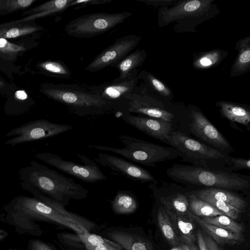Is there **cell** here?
<instances>
[{
	"label": "cell",
	"instance_id": "cell-1",
	"mask_svg": "<svg viewBox=\"0 0 250 250\" xmlns=\"http://www.w3.org/2000/svg\"><path fill=\"white\" fill-rule=\"evenodd\" d=\"M3 211L0 220L12 226L19 234L41 236L43 230L38 222L68 228L78 234L86 232L59 211L33 197L16 196L3 207Z\"/></svg>",
	"mask_w": 250,
	"mask_h": 250
},
{
	"label": "cell",
	"instance_id": "cell-2",
	"mask_svg": "<svg viewBox=\"0 0 250 250\" xmlns=\"http://www.w3.org/2000/svg\"><path fill=\"white\" fill-rule=\"evenodd\" d=\"M19 175L22 189L45 195L64 206L72 199L80 200L88 196V191L73 179L35 161L21 167Z\"/></svg>",
	"mask_w": 250,
	"mask_h": 250
},
{
	"label": "cell",
	"instance_id": "cell-3",
	"mask_svg": "<svg viewBox=\"0 0 250 250\" xmlns=\"http://www.w3.org/2000/svg\"><path fill=\"white\" fill-rule=\"evenodd\" d=\"M214 2V0H179L173 6L160 7L158 25L162 27L172 23L176 32H195L197 26L219 13Z\"/></svg>",
	"mask_w": 250,
	"mask_h": 250
},
{
	"label": "cell",
	"instance_id": "cell-4",
	"mask_svg": "<svg viewBox=\"0 0 250 250\" xmlns=\"http://www.w3.org/2000/svg\"><path fill=\"white\" fill-rule=\"evenodd\" d=\"M43 92L81 117L100 115L116 109L113 105L80 85L51 84L43 89Z\"/></svg>",
	"mask_w": 250,
	"mask_h": 250
},
{
	"label": "cell",
	"instance_id": "cell-5",
	"mask_svg": "<svg viewBox=\"0 0 250 250\" xmlns=\"http://www.w3.org/2000/svg\"><path fill=\"white\" fill-rule=\"evenodd\" d=\"M167 175L176 182L211 188L241 190L250 186L249 181L242 175L191 165L173 164Z\"/></svg>",
	"mask_w": 250,
	"mask_h": 250
},
{
	"label": "cell",
	"instance_id": "cell-6",
	"mask_svg": "<svg viewBox=\"0 0 250 250\" xmlns=\"http://www.w3.org/2000/svg\"><path fill=\"white\" fill-rule=\"evenodd\" d=\"M117 137L124 147L100 145H89L88 147L116 153L133 162L150 167L181 156L180 152L173 147L160 146L128 135L118 134Z\"/></svg>",
	"mask_w": 250,
	"mask_h": 250
},
{
	"label": "cell",
	"instance_id": "cell-7",
	"mask_svg": "<svg viewBox=\"0 0 250 250\" xmlns=\"http://www.w3.org/2000/svg\"><path fill=\"white\" fill-rule=\"evenodd\" d=\"M168 144L180 152L184 161L193 166L221 170L228 165V155L181 132L172 131L168 137Z\"/></svg>",
	"mask_w": 250,
	"mask_h": 250
},
{
	"label": "cell",
	"instance_id": "cell-8",
	"mask_svg": "<svg viewBox=\"0 0 250 250\" xmlns=\"http://www.w3.org/2000/svg\"><path fill=\"white\" fill-rule=\"evenodd\" d=\"M132 15L127 11L87 14L75 18L65 26L66 33L77 38H90L113 28Z\"/></svg>",
	"mask_w": 250,
	"mask_h": 250
},
{
	"label": "cell",
	"instance_id": "cell-9",
	"mask_svg": "<svg viewBox=\"0 0 250 250\" xmlns=\"http://www.w3.org/2000/svg\"><path fill=\"white\" fill-rule=\"evenodd\" d=\"M76 155L83 164L64 160L60 156L50 152L37 153L35 156L44 163L84 182L94 183L107 179V177L96 163L84 154L76 153Z\"/></svg>",
	"mask_w": 250,
	"mask_h": 250
},
{
	"label": "cell",
	"instance_id": "cell-10",
	"mask_svg": "<svg viewBox=\"0 0 250 250\" xmlns=\"http://www.w3.org/2000/svg\"><path fill=\"white\" fill-rule=\"evenodd\" d=\"M73 126L51 122L44 119L31 121L10 130L5 136H15L5 142L12 146L58 135L69 131Z\"/></svg>",
	"mask_w": 250,
	"mask_h": 250
},
{
	"label": "cell",
	"instance_id": "cell-11",
	"mask_svg": "<svg viewBox=\"0 0 250 250\" xmlns=\"http://www.w3.org/2000/svg\"><path fill=\"white\" fill-rule=\"evenodd\" d=\"M141 37L134 34L125 35L117 39L86 66L85 70L97 72L107 67H113L131 53L138 45Z\"/></svg>",
	"mask_w": 250,
	"mask_h": 250
},
{
	"label": "cell",
	"instance_id": "cell-12",
	"mask_svg": "<svg viewBox=\"0 0 250 250\" xmlns=\"http://www.w3.org/2000/svg\"><path fill=\"white\" fill-rule=\"evenodd\" d=\"M137 75L138 71L136 69L127 77H118L110 82L86 87L104 100L113 105L116 109H120L125 97L137 91Z\"/></svg>",
	"mask_w": 250,
	"mask_h": 250
},
{
	"label": "cell",
	"instance_id": "cell-13",
	"mask_svg": "<svg viewBox=\"0 0 250 250\" xmlns=\"http://www.w3.org/2000/svg\"><path fill=\"white\" fill-rule=\"evenodd\" d=\"M125 109L129 113L144 115L148 117L171 122L174 115L165 110L161 103L149 96L137 91L125 97L119 109Z\"/></svg>",
	"mask_w": 250,
	"mask_h": 250
},
{
	"label": "cell",
	"instance_id": "cell-14",
	"mask_svg": "<svg viewBox=\"0 0 250 250\" xmlns=\"http://www.w3.org/2000/svg\"><path fill=\"white\" fill-rule=\"evenodd\" d=\"M95 161L102 166L135 181L156 182L154 177L146 169L126 160L109 154L99 153Z\"/></svg>",
	"mask_w": 250,
	"mask_h": 250
},
{
	"label": "cell",
	"instance_id": "cell-15",
	"mask_svg": "<svg viewBox=\"0 0 250 250\" xmlns=\"http://www.w3.org/2000/svg\"><path fill=\"white\" fill-rule=\"evenodd\" d=\"M120 110L121 118L125 123L156 139L168 144V137L172 131L171 122L135 116L125 109Z\"/></svg>",
	"mask_w": 250,
	"mask_h": 250
},
{
	"label": "cell",
	"instance_id": "cell-16",
	"mask_svg": "<svg viewBox=\"0 0 250 250\" xmlns=\"http://www.w3.org/2000/svg\"><path fill=\"white\" fill-rule=\"evenodd\" d=\"M191 117L190 126L193 134L221 150H231V146L228 140L200 111L192 110Z\"/></svg>",
	"mask_w": 250,
	"mask_h": 250
},
{
	"label": "cell",
	"instance_id": "cell-17",
	"mask_svg": "<svg viewBox=\"0 0 250 250\" xmlns=\"http://www.w3.org/2000/svg\"><path fill=\"white\" fill-rule=\"evenodd\" d=\"M103 235L125 250H154L148 240L129 229L111 228L104 230Z\"/></svg>",
	"mask_w": 250,
	"mask_h": 250
},
{
	"label": "cell",
	"instance_id": "cell-18",
	"mask_svg": "<svg viewBox=\"0 0 250 250\" xmlns=\"http://www.w3.org/2000/svg\"><path fill=\"white\" fill-rule=\"evenodd\" d=\"M187 214L218 244L233 246L239 244L244 241L243 233H233L212 225L205 221L200 217L196 216L190 211H188Z\"/></svg>",
	"mask_w": 250,
	"mask_h": 250
},
{
	"label": "cell",
	"instance_id": "cell-19",
	"mask_svg": "<svg viewBox=\"0 0 250 250\" xmlns=\"http://www.w3.org/2000/svg\"><path fill=\"white\" fill-rule=\"evenodd\" d=\"M193 193L201 199L210 198L224 202L241 212L246 209L248 205L247 202L242 197L225 189L205 188L196 191Z\"/></svg>",
	"mask_w": 250,
	"mask_h": 250
},
{
	"label": "cell",
	"instance_id": "cell-20",
	"mask_svg": "<svg viewBox=\"0 0 250 250\" xmlns=\"http://www.w3.org/2000/svg\"><path fill=\"white\" fill-rule=\"evenodd\" d=\"M182 243L188 245L196 241L194 221L188 215L174 213L165 208Z\"/></svg>",
	"mask_w": 250,
	"mask_h": 250
},
{
	"label": "cell",
	"instance_id": "cell-21",
	"mask_svg": "<svg viewBox=\"0 0 250 250\" xmlns=\"http://www.w3.org/2000/svg\"><path fill=\"white\" fill-rule=\"evenodd\" d=\"M33 197L41 200L59 211L66 217L82 228L86 232H90L97 225L93 221L83 216L67 210L59 202L37 192L32 193Z\"/></svg>",
	"mask_w": 250,
	"mask_h": 250
},
{
	"label": "cell",
	"instance_id": "cell-22",
	"mask_svg": "<svg viewBox=\"0 0 250 250\" xmlns=\"http://www.w3.org/2000/svg\"><path fill=\"white\" fill-rule=\"evenodd\" d=\"M235 48L238 54L231 68V77L240 76L250 70V36L239 40L236 43Z\"/></svg>",
	"mask_w": 250,
	"mask_h": 250
},
{
	"label": "cell",
	"instance_id": "cell-23",
	"mask_svg": "<svg viewBox=\"0 0 250 250\" xmlns=\"http://www.w3.org/2000/svg\"><path fill=\"white\" fill-rule=\"evenodd\" d=\"M216 105L219 107L222 115L229 120L248 125L250 122V111L237 104L226 102L218 101Z\"/></svg>",
	"mask_w": 250,
	"mask_h": 250
},
{
	"label": "cell",
	"instance_id": "cell-24",
	"mask_svg": "<svg viewBox=\"0 0 250 250\" xmlns=\"http://www.w3.org/2000/svg\"><path fill=\"white\" fill-rule=\"evenodd\" d=\"M137 207L136 199L130 190H119L111 201L112 209L117 214L132 213Z\"/></svg>",
	"mask_w": 250,
	"mask_h": 250
},
{
	"label": "cell",
	"instance_id": "cell-25",
	"mask_svg": "<svg viewBox=\"0 0 250 250\" xmlns=\"http://www.w3.org/2000/svg\"><path fill=\"white\" fill-rule=\"evenodd\" d=\"M146 57L145 50L137 48L131 52L118 62L114 66L119 71V78L129 76L137 67L141 66Z\"/></svg>",
	"mask_w": 250,
	"mask_h": 250
},
{
	"label": "cell",
	"instance_id": "cell-26",
	"mask_svg": "<svg viewBox=\"0 0 250 250\" xmlns=\"http://www.w3.org/2000/svg\"><path fill=\"white\" fill-rule=\"evenodd\" d=\"M157 222L162 234L171 246L175 247L182 243L163 206L160 207L158 210Z\"/></svg>",
	"mask_w": 250,
	"mask_h": 250
},
{
	"label": "cell",
	"instance_id": "cell-27",
	"mask_svg": "<svg viewBox=\"0 0 250 250\" xmlns=\"http://www.w3.org/2000/svg\"><path fill=\"white\" fill-rule=\"evenodd\" d=\"M228 53V52L219 49L199 53L194 57L192 65L197 69L216 66L227 57Z\"/></svg>",
	"mask_w": 250,
	"mask_h": 250
},
{
	"label": "cell",
	"instance_id": "cell-28",
	"mask_svg": "<svg viewBox=\"0 0 250 250\" xmlns=\"http://www.w3.org/2000/svg\"><path fill=\"white\" fill-rule=\"evenodd\" d=\"M188 199L189 208L197 216L209 217L223 215L212 205L198 198L194 193L190 194Z\"/></svg>",
	"mask_w": 250,
	"mask_h": 250
},
{
	"label": "cell",
	"instance_id": "cell-29",
	"mask_svg": "<svg viewBox=\"0 0 250 250\" xmlns=\"http://www.w3.org/2000/svg\"><path fill=\"white\" fill-rule=\"evenodd\" d=\"M162 206L177 214H187L189 211L188 198L183 194H176L160 199Z\"/></svg>",
	"mask_w": 250,
	"mask_h": 250
},
{
	"label": "cell",
	"instance_id": "cell-30",
	"mask_svg": "<svg viewBox=\"0 0 250 250\" xmlns=\"http://www.w3.org/2000/svg\"><path fill=\"white\" fill-rule=\"evenodd\" d=\"M203 220L215 226L235 233H242L243 226L234 220L225 215L203 217Z\"/></svg>",
	"mask_w": 250,
	"mask_h": 250
},
{
	"label": "cell",
	"instance_id": "cell-31",
	"mask_svg": "<svg viewBox=\"0 0 250 250\" xmlns=\"http://www.w3.org/2000/svg\"><path fill=\"white\" fill-rule=\"evenodd\" d=\"M40 67L44 71L58 78L68 79L71 72L63 62L59 61H46L41 63Z\"/></svg>",
	"mask_w": 250,
	"mask_h": 250
},
{
	"label": "cell",
	"instance_id": "cell-32",
	"mask_svg": "<svg viewBox=\"0 0 250 250\" xmlns=\"http://www.w3.org/2000/svg\"><path fill=\"white\" fill-rule=\"evenodd\" d=\"M73 0H52L47 1L32 10L37 13L48 12L50 14L63 12L69 8Z\"/></svg>",
	"mask_w": 250,
	"mask_h": 250
},
{
	"label": "cell",
	"instance_id": "cell-33",
	"mask_svg": "<svg viewBox=\"0 0 250 250\" xmlns=\"http://www.w3.org/2000/svg\"><path fill=\"white\" fill-rule=\"evenodd\" d=\"M137 78L144 80L153 89L163 96L168 97L172 93L168 87L149 72L143 71L138 74Z\"/></svg>",
	"mask_w": 250,
	"mask_h": 250
},
{
	"label": "cell",
	"instance_id": "cell-34",
	"mask_svg": "<svg viewBox=\"0 0 250 250\" xmlns=\"http://www.w3.org/2000/svg\"><path fill=\"white\" fill-rule=\"evenodd\" d=\"M202 200L209 203L221 211L223 215L227 216L233 220L237 219L241 212V211L221 201L210 198H205Z\"/></svg>",
	"mask_w": 250,
	"mask_h": 250
},
{
	"label": "cell",
	"instance_id": "cell-35",
	"mask_svg": "<svg viewBox=\"0 0 250 250\" xmlns=\"http://www.w3.org/2000/svg\"><path fill=\"white\" fill-rule=\"evenodd\" d=\"M38 29L36 27L29 26L2 28L0 29V38H16L34 32Z\"/></svg>",
	"mask_w": 250,
	"mask_h": 250
},
{
	"label": "cell",
	"instance_id": "cell-36",
	"mask_svg": "<svg viewBox=\"0 0 250 250\" xmlns=\"http://www.w3.org/2000/svg\"><path fill=\"white\" fill-rule=\"evenodd\" d=\"M199 250H223L210 236L198 230L196 233Z\"/></svg>",
	"mask_w": 250,
	"mask_h": 250
},
{
	"label": "cell",
	"instance_id": "cell-37",
	"mask_svg": "<svg viewBox=\"0 0 250 250\" xmlns=\"http://www.w3.org/2000/svg\"><path fill=\"white\" fill-rule=\"evenodd\" d=\"M34 0H8L0 1V9L8 11H13L29 6Z\"/></svg>",
	"mask_w": 250,
	"mask_h": 250
},
{
	"label": "cell",
	"instance_id": "cell-38",
	"mask_svg": "<svg viewBox=\"0 0 250 250\" xmlns=\"http://www.w3.org/2000/svg\"><path fill=\"white\" fill-rule=\"evenodd\" d=\"M24 47L10 43L5 39L0 38V54L9 55H16L24 50Z\"/></svg>",
	"mask_w": 250,
	"mask_h": 250
},
{
	"label": "cell",
	"instance_id": "cell-39",
	"mask_svg": "<svg viewBox=\"0 0 250 250\" xmlns=\"http://www.w3.org/2000/svg\"><path fill=\"white\" fill-rule=\"evenodd\" d=\"M250 164L249 159L233 158L229 156L227 166H229L230 169L234 170L241 169L249 170L250 168Z\"/></svg>",
	"mask_w": 250,
	"mask_h": 250
},
{
	"label": "cell",
	"instance_id": "cell-40",
	"mask_svg": "<svg viewBox=\"0 0 250 250\" xmlns=\"http://www.w3.org/2000/svg\"><path fill=\"white\" fill-rule=\"evenodd\" d=\"M26 250H56L50 244L38 239H30Z\"/></svg>",
	"mask_w": 250,
	"mask_h": 250
},
{
	"label": "cell",
	"instance_id": "cell-41",
	"mask_svg": "<svg viewBox=\"0 0 250 250\" xmlns=\"http://www.w3.org/2000/svg\"><path fill=\"white\" fill-rule=\"evenodd\" d=\"M112 0H73L70 4L69 7L79 6L80 7H85L88 5H93L104 4L110 2Z\"/></svg>",
	"mask_w": 250,
	"mask_h": 250
},
{
	"label": "cell",
	"instance_id": "cell-42",
	"mask_svg": "<svg viewBox=\"0 0 250 250\" xmlns=\"http://www.w3.org/2000/svg\"><path fill=\"white\" fill-rule=\"evenodd\" d=\"M138 1L144 2L147 5L160 6V7L173 6L179 1L178 0H138Z\"/></svg>",
	"mask_w": 250,
	"mask_h": 250
},
{
	"label": "cell",
	"instance_id": "cell-43",
	"mask_svg": "<svg viewBox=\"0 0 250 250\" xmlns=\"http://www.w3.org/2000/svg\"><path fill=\"white\" fill-rule=\"evenodd\" d=\"M121 248L118 245L109 240L106 243L86 249V250H121Z\"/></svg>",
	"mask_w": 250,
	"mask_h": 250
},
{
	"label": "cell",
	"instance_id": "cell-44",
	"mask_svg": "<svg viewBox=\"0 0 250 250\" xmlns=\"http://www.w3.org/2000/svg\"><path fill=\"white\" fill-rule=\"evenodd\" d=\"M16 98L20 100H24L27 98V95L24 90H18L16 92Z\"/></svg>",
	"mask_w": 250,
	"mask_h": 250
},
{
	"label": "cell",
	"instance_id": "cell-45",
	"mask_svg": "<svg viewBox=\"0 0 250 250\" xmlns=\"http://www.w3.org/2000/svg\"><path fill=\"white\" fill-rule=\"evenodd\" d=\"M171 250H189V246L184 243H181L180 245L173 247Z\"/></svg>",
	"mask_w": 250,
	"mask_h": 250
},
{
	"label": "cell",
	"instance_id": "cell-46",
	"mask_svg": "<svg viewBox=\"0 0 250 250\" xmlns=\"http://www.w3.org/2000/svg\"><path fill=\"white\" fill-rule=\"evenodd\" d=\"M8 235L9 233L7 231L0 229V242L5 239Z\"/></svg>",
	"mask_w": 250,
	"mask_h": 250
},
{
	"label": "cell",
	"instance_id": "cell-47",
	"mask_svg": "<svg viewBox=\"0 0 250 250\" xmlns=\"http://www.w3.org/2000/svg\"><path fill=\"white\" fill-rule=\"evenodd\" d=\"M189 250H199L198 248L195 243L189 245Z\"/></svg>",
	"mask_w": 250,
	"mask_h": 250
},
{
	"label": "cell",
	"instance_id": "cell-48",
	"mask_svg": "<svg viewBox=\"0 0 250 250\" xmlns=\"http://www.w3.org/2000/svg\"><path fill=\"white\" fill-rule=\"evenodd\" d=\"M7 250H17V248H9Z\"/></svg>",
	"mask_w": 250,
	"mask_h": 250
},
{
	"label": "cell",
	"instance_id": "cell-49",
	"mask_svg": "<svg viewBox=\"0 0 250 250\" xmlns=\"http://www.w3.org/2000/svg\"><path fill=\"white\" fill-rule=\"evenodd\" d=\"M1 84H3V83L1 81H0V85Z\"/></svg>",
	"mask_w": 250,
	"mask_h": 250
}]
</instances>
